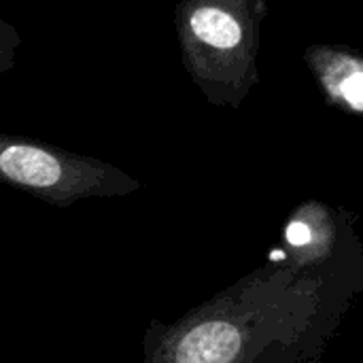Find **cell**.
I'll return each mask as SVG.
<instances>
[{
  "instance_id": "obj_1",
  "label": "cell",
  "mask_w": 363,
  "mask_h": 363,
  "mask_svg": "<svg viewBox=\"0 0 363 363\" xmlns=\"http://www.w3.org/2000/svg\"><path fill=\"white\" fill-rule=\"evenodd\" d=\"M266 0H181L174 28L181 60L215 106H240L259 81L257 53Z\"/></svg>"
},
{
  "instance_id": "obj_2",
  "label": "cell",
  "mask_w": 363,
  "mask_h": 363,
  "mask_svg": "<svg viewBox=\"0 0 363 363\" xmlns=\"http://www.w3.org/2000/svg\"><path fill=\"white\" fill-rule=\"evenodd\" d=\"M0 181L60 206L79 198L123 196L138 189V181L106 162L2 132Z\"/></svg>"
},
{
  "instance_id": "obj_3",
  "label": "cell",
  "mask_w": 363,
  "mask_h": 363,
  "mask_svg": "<svg viewBox=\"0 0 363 363\" xmlns=\"http://www.w3.org/2000/svg\"><path fill=\"white\" fill-rule=\"evenodd\" d=\"M255 298H219L170 328L151 363H247L257 345L264 313Z\"/></svg>"
},
{
  "instance_id": "obj_4",
  "label": "cell",
  "mask_w": 363,
  "mask_h": 363,
  "mask_svg": "<svg viewBox=\"0 0 363 363\" xmlns=\"http://www.w3.org/2000/svg\"><path fill=\"white\" fill-rule=\"evenodd\" d=\"M330 106L363 115V53L342 45H311L304 53Z\"/></svg>"
},
{
  "instance_id": "obj_5",
  "label": "cell",
  "mask_w": 363,
  "mask_h": 363,
  "mask_svg": "<svg viewBox=\"0 0 363 363\" xmlns=\"http://www.w3.org/2000/svg\"><path fill=\"white\" fill-rule=\"evenodd\" d=\"M19 47H21V36L17 28L0 17V74L17 64Z\"/></svg>"
}]
</instances>
